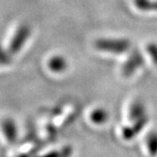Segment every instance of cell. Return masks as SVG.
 Segmentation results:
<instances>
[{
	"label": "cell",
	"instance_id": "8992f818",
	"mask_svg": "<svg viewBox=\"0 0 157 157\" xmlns=\"http://www.w3.org/2000/svg\"><path fill=\"white\" fill-rule=\"evenodd\" d=\"M48 67L55 73H61L67 68V63L62 56H54L48 62Z\"/></svg>",
	"mask_w": 157,
	"mask_h": 157
},
{
	"label": "cell",
	"instance_id": "8fae6325",
	"mask_svg": "<svg viewBox=\"0 0 157 157\" xmlns=\"http://www.w3.org/2000/svg\"><path fill=\"white\" fill-rule=\"evenodd\" d=\"M43 157H60V154L57 151H52V152H50V153H48L47 155H44Z\"/></svg>",
	"mask_w": 157,
	"mask_h": 157
},
{
	"label": "cell",
	"instance_id": "52a82bcc",
	"mask_svg": "<svg viewBox=\"0 0 157 157\" xmlns=\"http://www.w3.org/2000/svg\"><path fill=\"white\" fill-rule=\"evenodd\" d=\"M144 116H146V108L143 102L138 101V100L137 101H134L130 108V113H129L130 119L132 121H136Z\"/></svg>",
	"mask_w": 157,
	"mask_h": 157
},
{
	"label": "cell",
	"instance_id": "9c48e42d",
	"mask_svg": "<svg viewBox=\"0 0 157 157\" xmlns=\"http://www.w3.org/2000/svg\"><path fill=\"white\" fill-rule=\"evenodd\" d=\"M147 147L150 151V153L153 156L157 154V132H151L147 136Z\"/></svg>",
	"mask_w": 157,
	"mask_h": 157
},
{
	"label": "cell",
	"instance_id": "7a4b0ae2",
	"mask_svg": "<svg viewBox=\"0 0 157 157\" xmlns=\"http://www.w3.org/2000/svg\"><path fill=\"white\" fill-rule=\"evenodd\" d=\"M143 63H144V60H143L142 55L138 51L132 52V54L130 56V58L125 63L124 66H123V69H122L123 74L127 77L132 75L134 71L138 69L143 64Z\"/></svg>",
	"mask_w": 157,
	"mask_h": 157
},
{
	"label": "cell",
	"instance_id": "5b68a950",
	"mask_svg": "<svg viewBox=\"0 0 157 157\" xmlns=\"http://www.w3.org/2000/svg\"><path fill=\"white\" fill-rule=\"evenodd\" d=\"M2 130L5 136L10 143H14L17 138V128L12 119H5L2 122Z\"/></svg>",
	"mask_w": 157,
	"mask_h": 157
},
{
	"label": "cell",
	"instance_id": "277c9868",
	"mask_svg": "<svg viewBox=\"0 0 157 157\" xmlns=\"http://www.w3.org/2000/svg\"><path fill=\"white\" fill-rule=\"evenodd\" d=\"M148 122V117L147 116H144L141 118L137 119L134 121V124L131 127H127L123 130V137L125 139H132L134 136L138 134L143 128L145 127V125L147 124Z\"/></svg>",
	"mask_w": 157,
	"mask_h": 157
},
{
	"label": "cell",
	"instance_id": "3957f363",
	"mask_svg": "<svg viewBox=\"0 0 157 157\" xmlns=\"http://www.w3.org/2000/svg\"><path fill=\"white\" fill-rule=\"evenodd\" d=\"M29 34V29L26 26L21 27L18 29L14 38L13 39L12 44H10V51H12L13 53L18 52L19 49L22 48V46L25 44L26 40L28 39Z\"/></svg>",
	"mask_w": 157,
	"mask_h": 157
},
{
	"label": "cell",
	"instance_id": "ba28073f",
	"mask_svg": "<svg viewBox=\"0 0 157 157\" xmlns=\"http://www.w3.org/2000/svg\"><path fill=\"white\" fill-rule=\"evenodd\" d=\"M108 119V114L104 109L98 108L92 112L91 120L96 124H102Z\"/></svg>",
	"mask_w": 157,
	"mask_h": 157
},
{
	"label": "cell",
	"instance_id": "6da1fadb",
	"mask_svg": "<svg viewBox=\"0 0 157 157\" xmlns=\"http://www.w3.org/2000/svg\"><path fill=\"white\" fill-rule=\"evenodd\" d=\"M95 47L102 51L120 54L126 52L130 48L131 44L125 39H99L96 41Z\"/></svg>",
	"mask_w": 157,
	"mask_h": 157
},
{
	"label": "cell",
	"instance_id": "30bf717a",
	"mask_svg": "<svg viewBox=\"0 0 157 157\" xmlns=\"http://www.w3.org/2000/svg\"><path fill=\"white\" fill-rule=\"evenodd\" d=\"M147 49H148L150 56L151 57V60L157 65V44H150L147 48Z\"/></svg>",
	"mask_w": 157,
	"mask_h": 157
}]
</instances>
